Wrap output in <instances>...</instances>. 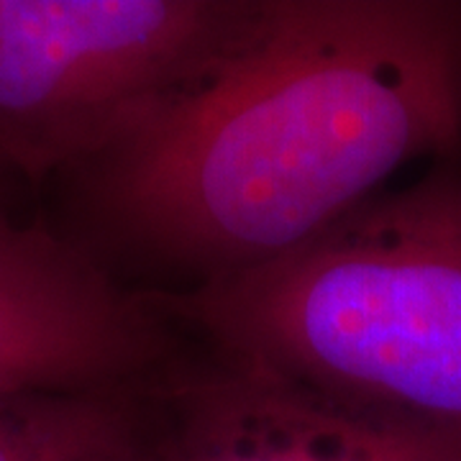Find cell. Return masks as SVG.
Masks as SVG:
<instances>
[{"instance_id": "6da1fadb", "label": "cell", "mask_w": 461, "mask_h": 461, "mask_svg": "<svg viewBox=\"0 0 461 461\" xmlns=\"http://www.w3.org/2000/svg\"><path fill=\"white\" fill-rule=\"evenodd\" d=\"M461 154V0H264L195 83L62 182L69 244L149 295L293 254Z\"/></svg>"}, {"instance_id": "7a4b0ae2", "label": "cell", "mask_w": 461, "mask_h": 461, "mask_svg": "<svg viewBox=\"0 0 461 461\" xmlns=\"http://www.w3.org/2000/svg\"><path fill=\"white\" fill-rule=\"evenodd\" d=\"M149 297L187 336L323 395L461 429V154L262 269Z\"/></svg>"}, {"instance_id": "3957f363", "label": "cell", "mask_w": 461, "mask_h": 461, "mask_svg": "<svg viewBox=\"0 0 461 461\" xmlns=\"http://www.w3.org/2000/svg\"><path fill=\"white\" fill-rule=\"evenodd\" d=\"M264 0H0V165L33 185L195 83Z\"/></svg>"}, {"instance_id": "277c9868", "label": "cell", "mask_w": 461, "mask_h": 461, "mask_svg": "<svg viewBox=\"0 0 461 461\" xmlns=\"http://www.w3.org/2000/svg\"><path fill=\"white\" fill-rule=\"evenodd\" d=\"M154 390V461H461V429L341 402L193 336Z\"/></svg>"}, {"instance_id": "5b68a950", "label": "cell", "mask_w": 461, "mask_h": 461, "mask_svg": "<svg viewBox=\"0 0 461 461\" xmlns=\"http://www.w3.org/2000/svg\"><path fill=\"white\" fill-rule=\"evenodd\" d=\"M187 333L47 226L0 236V393L151 377Z\"/></svg>"}, {"instance_id": "8992f818", "label": "cell", "mask_w": 461, "mask_h": 461, "mask_svg": "<svg viewBox=\"0 0 461 461\" xmlns=\"http://www.w3.org/2000/svg\"><path fill=\"white\" fill-rule=\"evenodd\" d=\"M0 393V461H154V379Z\"/></svg>"}, {"instance_id": "52a82bcc", "label": "cell", "mask_w": 461, "mask_h": 461, "mask_svg": "<svg viewBox=\"0 0 461 461\" xmlns=\"http://www.w3.org/2000/svg\"><path fill=\"white\" fill-rule=\"evenodd\" d=\"M21 226H18L16 221H11L8 215H5V211L0 208V236H8V233H14V230H18Z\"/></svg>"}]
</instances>
